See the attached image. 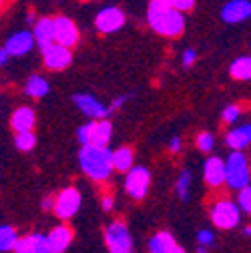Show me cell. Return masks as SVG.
Returning a JSON list of instances; mask_svg holds the SVG:
<instances>
[{"label":"cell","mask_w":251,"mask_h":253,"mask_svg":"<svg viewBox=\"0 0 251 253\" xmlns=\"http://www.w3.org/2000/svg\"><path fill=\"white\" fill-rule=\"evenodd\" d=\"M147 22L157 35L169 37V39L183 35V30H185L183 12L169 6L165 0H151L147 8Z\"/></svg>","instance_id":"cell-1"},{"label":"cell","mask_w":251,"mask_h":253,"mask_svg":"<svg viewBox=\"0 0 251 253\" xmlns=\"http://www.w3.org/2000/svg\"><path fill=\"white\" fill-rule=\"evenodd\" d=\"M79 159L83 171L95 181H105L113 171V153L107 149V145H83Z\"/></svg>","instance_id":"cell-2"},{"label":"cell","mask_w":251,"mask_h":253,"mask_svg":"<svg viewBox=\"0 0 251 253\" xmlns=\"http://www.w3.org/2000/svg\"><path fill=\"white\" fill-rule=\"evenodd\" d=\"M249 181H251V173L245 155L241 151H233L225 163V183L231 189H243L245 185H249Z\"/></svg>","instance_id":"cell-3"},{"label":"cell","mask_w":251,"mask_h":253,"mask_svg":"<svg viewBox=\"0 0 251 253\" xmlns=\"http://www.w3.org/2000/svg\"><path fill=\"white\" fill-rule=\"evenodd\" d=\"M111 135H113V125L107 121V119H95L88 125H83L77 137L83 145H101L105 147L109 141H111Z\"/></svg>","instance_id":"cell-4"},{"label":"cell","mask_w":251,"mask_h":253,"mask_svg":"<svg viewBox=\"0 0 251 253\" xmlns=\"http://www.w3.org/2000/svg\"><path fill=\"white\" fill-rule=\"evenodd\" d=\"M109 253H133V239L125 223H113L105 231Z\"/></svg>","instance_id":"cell-5"},{"label":"cell","mask_w":251,"mask_h":253,"mask_svg":"<svg viewBox=\"0 0 251 253\" xmlns=\"http://www.w3.org/2000/svg\"><path fill=\"white\" fill-rule=\"evenodd\" d=\"M239 205H235L233 201H219L213 205L211 209V221L213 225L219 229H233L239 223Z\"/></svg>","instance_id":"cell-6"},{"label":"cell","mask_w":251,"mask_h":253,"mask_svg":"<svg viewBox=\"0 0 251 253\" xmlns=\"http://www.w3.org/2000/svg\"><path fill=\"white\" fill-rule=\"evenodd\" d=\"M79 207H81V193L75 187H69V189H62V191L56 195L52 209H54L58 219H71V217H75Z\"/></svg>","instance_id":"cell-7"},{"label":"cell","mask_w":251,"mask_h":253,"mask_svg":"<svg viewBox=\"0 0 251 253\" xmlns=\"http://www.w3.org/2000/svg\"><path fill=\"white\" fill-rule=\"evenodd\" d=\"M125 12L117 6H107L103 8L97 18H95V28L99 30V33L103 35H111V33H117V30H121L125 26Z\"/></svg>","instance_id":"cell-8"},{"label":"cell","mask_w":251,"mask_h":253,"mask_svg":"<svg viewBox=\"0 0 251 253\" xmlns=\"http://www.w3.org/2000/svg\"><path fill=\"white\" fill-rule=\"evenodd\" d=\"M149 185H151V175L145 167H135L129 169L127 179H125V189L133 199H143L149 191Z\"/></svg>","instance_id":"cell-9"},{"label":"cell","mask_w":251,"mask_h":253,"mask_svg":"<svg viewBox=\"0 0 251 253\" xmlns=\"http://www.w3.org/2000/svg\"><path fill=\"white\" fill-rule=\"evenodd\" d=\"M42 58H44V65L46 69L50 71H62L71 65L73 60V54H71V48L69 46H62L58 42H52L48 46L42 48Z\"/></svg>","instance_id":"cell-10"},{"label":"cell","mask_w":251,"mask_h":253,"mask_svg":"<svg viewBox=\"0 0 251 253\" xmlns=\"http://www.w3.org/2000/svg\"><path fill=\"white\" fill-rule=\"evenodd\" d=\"M54 42L73 48L79 42V28L69 16L54 18Z\"/></svg>","instance_id":"cell-11"},{"label":"cell","mask_w":251,"mask_h":253,"mask_svg":"<svg viewBox=\"0 0 251 253\" xmlns=\"http://www.w3.org/2000/svg\"><path fill=\"white\" fill-rule=\"evenodd\" d=\"M221 18L227 24H237L251 18V0H229L221 8Z\"/></svg>","instance_id":"cell-12"},{"label":"cell","mask_w":251,"mask_h":253,"mask_svg":"<svg viewBox=\"0 0 251 253\" xmlns=\"http://www.w3.org/2000/svg\"><path fill=\"white\" fill-rule=\"evenodd\" d=\"M33 46H35V37H33V33H28V30L14 33L4 44L8 56H24L33 50Z\"/></svg>","instance_id":"cell-13"},{"label":"cell","mask_w":251,"mask_h":253,"mask_svg":"<svg viewBox=\"0 0 251 253\" xmlns=\"http://www.w3.org/2000/svg\"><path fill=\"white\" fill-rule=\"evenodd\" d=\"M73 101H75V105L81 109V113H84V115L90 117V119H105V117L109 115L107 107H105L101 101H97L95 97H92V94L81 92V94H75Z\"/></svg>","instance_id":"cell-14"},{"label":"cell","mask_w":251,"mask_h":253,"mask_svg":"<svg viewBox=\"0 0 251 253\" xmlns=\"http://www.w3.org/2000/svg\"><path fill=\"white\" fill-rule=\"evenodd\" d=\"M46 239H48V249H50V253H65L67 247H69L71 241H73V229H71L69 225H58V227H54V229L46 235Z\"/></svg>","instance_id":"cell-15"},{"label":"cell","mask_w":251,"mask_h":253,"mask_svg":"<svg viewBox=\"0 0 251 253\" xmlns=\"http://www.w3.org/2000/svg\"><path fill=\"white\" fill-rule=\"evenodd\" d=\"M203 175L209 187H221L225 183V163L219 157H209L203 167Z\"/></svg>","instance_id":"cell-16"},{"label":"cell","mask_w":251,"mask_h":253,"mask_svg":"<svg viewBox=\"0 0 251 253\" xmlns=\"http://www.w3.org/2000/svg\"><path fill=\"white\" fill-rule=\"evenodd\" d=\"M33 37H35V42L41 48L52 44L54 42V18L44 16V18L37 20L35 22V30H33Z\"/></svg>","instance_id":"cell-17"},{"label":"cell","mask_w":251,"mask_h":253,"mask_svg":"<svg viewBox=\"0 0 251 253\" xmlns=\"http://www.w3.org/2000/svg\"><path fill=\"white\" fill-rule=\"evenodd\" d=\"M35 121H37V115L30 107H20L12 113V119H10V126L20 133V131H33L35 126Z\"/></svg>","instance_id":"cell-18"},{"label":"cell","mask_w":251,"mask_h":253,"mask_svg":"<svg viewBox=\"0 0 251 253\" xmlns=\"http://www.w3.org/2000/svg\"><path fill=\"white\" fill-rule=\"evenodd\" d=\"M177 247L175 239L171 233L161 231L157 233L151 241H149V253H173V249Z\"/></svg>","instance_id":"cell-19"},{"label":"cell","mask_w":251,"mask_h":253,"mask_svg":"<svg viewBox=\"0 0 251 253\" xmlns=\"http://www.w3.org/2000/svg\"><path fill=\"white\" fill-rule=\"evenodd\" d=\"M229 73L235 81H251V56H239L231 62Z\"/></svg>","instance_id":"cell-20"},{"label":"cell","mask_w":251,"mask_h":253,"mask_svg":"<svg viewBox=\"0 0 251 253\" xmlns=\"http://www.w3.org/2000/svg\"><path fill=\"white\" fill-rule=\"evenodd\" d=\"M133 167V149L121 147L113 153V169L117 171H129Z\"/></svg>","instance_id":"cell-21"},{"label":"cell","mask_w":251,"mask_h":253,"mask_svg":"<svg viewBox=\"0 0 251 253\" xmlns=\"http://www.w3.org/2000/svg\"><path fill=\"white\" fill-rule=\"evenodd\" d=\"M24 90H26L28 97H33V99H42L44 94L48 92V83H46L42 77L35 75V77H30V79L26 81Z\"/></svg>","instance_id":"cell-22"},{"label":"cell","mask_w":251,"mask_h":253,"mask_svg":"<svg viewBox=\"0 0 251 253\" xmlns=\"http://www.w3.org/2000/svg\"><path fill=\"white\" fill-rule=\"evenodd\" d=\"M18 241V235L12 227L8 225H0V251L6 253V251H12L14 245Z\"/></svg>","instance_id":"cell-23"},{"label":"cell","mask_w":251,"mask_h":253,"mask_svg":"<svg viewBox=\"0 0 251 253\" xmlns=\"http://www.w3.org/2000/svg\"><path fill=\"white\" fill-rule=\"evenodd\" d=\"M189 189H191V171L185 169V171H181V175L177 179V195L183 201H187L189 199Z\"/></svg>","instance_id":"cell-24"},{"label":"cell","mask_w":251,"mask_h":253,"mask_svg":"<svg viewBox=\"0 0 251 253\" xmlns=\"http://www.w3.org/2000/svg\"><path fill=\"white\" fill-rule=\"evenodd\" d=\"M225 141H227V145H229L233 151H241V149H245V147L249 145V141L245 139V135H243L241 129H233V131H229L227 137H225Z\"/></svg>","instance_id":"cell-25"},{"label":"cell","mask_w":251,"mask_h":253,"mask_svg":"<svg viewBox=\"0 0 251 253\" xmlns=\"http://www.w3.org/2000/svg\"><path fill=\"white\" fill-rule=\"evenodd\" d=\"M37 145V137L33 135V131H20L16 133V147L20 151H33Z\"/></svg>","instance_id":"cell-26"},{"label":"cell","mask_w":251,"mask_h":253,"mask_svg":"<svg viewBox=\"0 0 251 253\" xmlns=\"http://www.w3.org/2000/svg\"><path fill=\"white\" fill-rule=\"evenodd\" d=\"M239 209L241 211H245V213H249L251 215V183L249 185H245L243 189H239Z\"/></svg>","instance_id":"cell-27"},{"label":"cell","mask_w":251,"mask_h":253,"mask_svg":"<svg viewBox=\"0 0 251 253\" xmlns=\"http://www.w3.org/2000/svg\"><path fill=\"white\" fill-rule=\"evenodd\" d=\"M165 2L169 6H173L175 10H179V12H189L195 6V0H165Z\"/></svg>","instance_id":"cell-28"},{"label":"cell","mask_w":251,"mask_h":253,"mask_svg":"<svg viewBox=\"0 0 251 253\" xmlns=\"http://www.w3.org/2000/svg\"><path fill=\"white\" fill-rule=\"evenodd\" d=\"M12 251H14V253H37V251H35V245H33V239H30V235L24 237V239H18Z\"/></svg>","instance_id":"cell-29"},{"label":"cell","mask_w":251,"mask_h":253,"mask_svg":"<svg viewBox=\"0 0 251 253\" xmlns=\"http://www.w3.org/2000/svg\"><path fill=\"white\" fill-rule=\"evenodd\" d=\"M197 149L203 151V153H209L213 149V137L209 133H201L197 135Z\"/></svg>","instance_id":"cell-30"},{"label":"cell","mask_w":251,"mask_h":253,"mask_svg":"<svg viewBox=\"0 0 251 253\" xmlns=\"http://www.w3.org/2000/svg\"><path fill=\"white\" fill-rule=\"evenodd\" d=\"M239 113H241V109H239L237 105H229V107L223 111V123H227V125L235 123V121L239 119Z\"/></svg>","instance_id":"cell-31"},{"label":"cell","mask_w":251,"mask_h":253,"mask_svg":"<svg viewBox=\"0 0 251 253\" xmlns=\"http://www.w3.org/2000/svg\"><path fill=\"white\" fill-rule=\"evenodd\" d=\"M213 241H215V239H213V233H211V231L203 229V231L197 233V243H199V245H203V247H211Z\"/></svg>","instance_id":"cell-32"},{"label":"cell","mask_w":251,"mask_h":253,"mask_svg":"<svg viewBox=\"0 0 251 253\" xmlns=\"http://www.w3.org/2000/svg\"><path fill=\"white\" fill-rule=\"evenodd\" d=\"M195 58H197V52H195L193 48H187V50L183 52V65H185V67H191L193 62H195Z\"/></svg>","instance_id":"cell-33"},{"label":"cell","mask_w":251,"mask_h":253,"mask_svg":"<svg viewBox=\"0 0 251 253\" xmlns=\"http://www.w3.org/2000/svg\"><path fill=\"white\" fill-rule=\"evenodd\" d=\"M169 151H171V153L181 151V139H179V137H173V139H171V143H169Z\"/></svg>","instance_id":"cell-34"},{"label":"cell","mask_w":251,"mask_h":253,"mask_svg":"<svg viewBox=\"0 0 251 253\" xmlns=\"http://www.w3.org/2000/svg\"><path fill=\"white\" fill-rule=\"evenodd\" d=\"M125 101H127V97H119V99H115V101L111 103V107H109L107 111H109V113H113V111H115V109H119V107H121V105H123Z\"/></svg>","instance_id":"cell-35"},{"label":"cell","mask_w":251,"mask_h":253,"mask_svg":"<svg viewBox=\"0 0 251 253\" xmlns=\"http://www.w3.org/2000/svg\"><path fill=\"white\" fill-rule=\"evenodd\" d=\"M52 207H54V197H44V199H42V209L48 211V209H52Z\"/></svg>","instance_id":"cell-36"},{"label":"cell","mask_w":251,"mask_h":253,"mask_svg":"<svg viewBox=\"0 0 251 253\" xmlns=\"http://www.w3.org/2000/svg\"><path fill=\"white\" fill-rule=\"evenodd\" d=\"M239 129L243 131V135H245V139L251 143V123L249 125H243V126H239Z\"/></svg>","instance_id":"cell-37"},{"label":"cell","mask_w":251,"mask_h":253,"mask_svg":"<svg viewBox=\"0 0 251 253\" xmlns=\"http://www.w3.org/2000/svg\"><path fill=\"white\" fill-rule=\"evenodd\" d=\"M111 207H113V199H111L109 195H105V197H103V209H105V211H111Z\"/></svg>","instance_id":"cell-38"},{"label":"cell","mask_w":251,"mask_h":253,"mask_svg":"<svg viewBox=\"0 0 251 253\" xmlns=\"http://www.w3.org/2000/svg\"><path fill=\"white\" fill-rule=\"evenodd\" d=\"M6 60H8V52H6V48L2 46V48H0V67H2Z\"/></svg>","instance_id":"cell-39"},{"label":"cell","mask_w":251,"mask_h":253,"mask_svg":"<svg viewBox=\"0 0 251 253\" xmlns=\"http://www.w3.org/2000/svg\"><path fill=\"white\" fill-rule=\"evenodd\" d=\"M26 22H28V24H35L37 20H35V16H33V14H28V16H26Z\"/></svg>","instance_id":"cell-40"},{"label":"cell","mask_w":251,"mask_h":253,"mask_svg":"<svg viewBox=\"0 0 251 253\" xmlns=\"http://www.w3.org/2000/svg\"><path fill=\"white\" fill-rule=\"evenodd\" d=\"M173 253H185V251H183L181 247H175V249H173Z\"/></svg>","instance_id":"cell-41"},{"label":"cell","mask_w":251,"mask_h":253,"mask_svg":"<svg viewBox=\"0 0 251 253\" xmlns=\"http://www.w3.org/2000/svg\"><path fill=\"white\" fill-rule=\"evenodd\" d=\"M245 233H247V235H251V227H245Z\"/></svg>","instance_id":"cell-42"},{"label":"cell","mask_w":251,"mask_h":253,"mask_svg":"<svg viewBox=\"0 0 251 253\" xmlns=\"http://www.w3.org/2000/svg\"><path fill=\"white\" fill-rule=\"evenodd\" d=\"M0 6H2V0H0Z\"/></svg>","instance_id":"cell-43"}]
</instances>
